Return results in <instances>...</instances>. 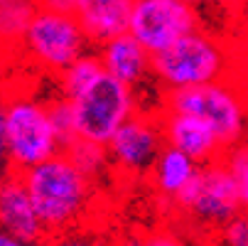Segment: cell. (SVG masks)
<instances>
[{"label":"cell","mask_w":248,"mask_h":246,"mask_svg":"<svg viewBox=\"0 0 248 246\" xmlns=\"http://www.w3.org/2000/svg\"><path fill=\"white\" fill-rule=\"evenodd\" d=\"M233 45L248 47V5L238 13H233Z\"/></svg>","instance_id":"cell-23"},{"label":"cell","mask_w":248,"mask_h":246,"mask_svg":"<svg viewBox=\"0 0 248 246\" xmlns=\"http://www.w3.org/2000/svg\"><path fill=\"white\" fill-rule=\"evenodd\" d=\"M5 178H8V172L3 175V170H0V185H3V180H5Z\"/></svg>","instance_id":"cell-32"},{"label":"cell","mask_w":248,"mask_h":246,"mask_svg":"<svg viewBox=\"0 0 248 246\" xmlns=\"http://www.w3.org/2000/svg\"><path fill=\"white\" fill-rule=\"evenodd\" d=\"M0 229L27 244H37L47 234L22 175L13 170L0 185Z\"/></svg>","instance_id":"cell-11"},{"label":"cell","mask_w":248,"mask_h":246,"mask_svg":"<svg viewBox=\"0 0 248 246\" xmlns=\"http://www.w3.org/2000/svg\"><path fill=\"white\" fill-rule=\"evenodd\" d=\"M49 246H101V244L89 239V236H84V234H69V231H64V234H57V239H52Z\"/></svg>","instance_id":"cell-24"},{"label":"cell","mask_w":248,"mask_h":246,"mask_svg":"<svg viewBox=\"0 0 248 246\" xmlns=\"http://www.w3.org/2000/svg\"><path fill=\"white\" fill-rule=\"evenodd\" d=\"M202 246H224V244H221V241H204Z\"/></svg>","instance_id":"cell-30"},{"label":"cell","mask_w":248,"mask_h":246,"mask_svg":"<svg viewBox=\"0 0 248 246\" xmlns=\"http://www.w3.org/2000/svg\"><path fill=\"white\" fill-rule=\"evenodd\" d=\"M62 150L84 175H89L91 180H96L111 163L108 148L103 143H96V140H89V138H79V135L74 140H69Z\"/></svg>","instance_id":"cell-16"},{"label":"cell","mask_w":248,"mask_h":246,"mask_svg":"<svg viewBox=\"0 0 248 246\" xmlns=\"http://www.w3.org/2000/svg\"><path fill=\"white\" fill-rule=\"evenodd\" d=\"M162 109L192 114L206 121L224 148H231L248 138V94L233 79L165 91Z\"/></svg>","instance_id":"cell-3"},{"label":"cell","mask_w":248,"mask_h":246,"mask_svg":"<svg viewBox=\"0 0 248 246\" xmlns=\"http://www.w3.org/2000/svg\"><path fill=\"white\" fill-rule=\"evenodd\" d=\"M20 175L47 234H64L81 222L93 197V180L64 150Z\"/></svg>","instance_id":"cell-1"},{"label":"cell","mask_w":248,"mask_h":246,"mask_svg":"<svg viewBox=\"0 0 248 246\" xmlns=\"http://www.w3.org/2000/svg\"><path fill=\"white\" fill-rule=\"evenodd\" d=\"M47 109H49V118H52V126L62 140V148L69 143V140L77 138V116H74V106L72 101L64 98V96H57L52 101H47Z\"/></svg>","instance_id":"cell-18"},{"label":"cell","mask_w":248,"mask_h":246,"mask_svg":"<svg viewBox=\"0 0 248 246\" xmlns=\"http://www.w3.org/2000/svg\"><path fill=\"white\" fill-rule=\"evenodd\" d=\"M221 160L229 167V172L233 175V180L241 190V197H243V204L248 207V138L236 143V146H231V148H226Z\"/></svg>","instance_id":"cell-19"},{"label":"cell","mask_w":248,"mask_h":246,"mask_svg":"<svg viewBox=\"0 0 248 246\" xmlns=\"http://www.w3.org/2000/svg\"><path fill=\"white\" fill-rule=\"evenodd\" d=\"M217 241L224 246H248V207H243L217 231Z\"/></svg>","instance_id":"cell-20"},{"label":"cell","mask_w":248,"mask_h":246,"mask_svg":"<svg viewBox=\"0 0 248 246\" xmlns=\"http://www.w3.org/2000/svg\"><path fill=\"white\" fill-rule=\"evenodd\" d=\"M233 42L217 37L204 27L185 34L172 47L153 54V79L165 89H192L231 79Z\"/></svg>","instance_id":"cell-2"},{"label":"cell","mask_w":248,"mask_h":246,"mask_svg":"<svg viewBox=\"0 0 248 246\" xmlns=\"http://www.w3.org/2000/svg\"><path fill=\"white\" fill-rule=\"evenodd\" d=\"M3 163H8V150H5V140L0 138V170H3Z\"/></svg>","instance_id":"cell-28"},{"label":"cell","mask_w":248,"mask_h":246,"mask_svg":"<svg viewBox=\"0 0 248 246\" xmlns=\"http://www.w3.org/2000/svg\"><path fill=\"white\" fill-rule=\"evenodd\" d=\"M40 10V0H0V54L22 47L25 34Z\"/></svg>","instance_id":"cell-15"},{"label":"cell","mask_w":248,"mask_h":246,"mask_svg":"<svg viewBox=\"0 0 248 246\" xmlns=\"http://www.w3.org/2000/svg\"><path fill=\"white\" fill-rule=\"evenodd\" d=\"M3 140L13 172H25L62 153L47 103L25 94L3 98Z\"/></svg>","instance_id":"cell-4"},{"label":"cell","mask_w":248,"mask_h":246,"mask_svg":"<svg viewBox=\"0 0 248 246\" xmlns=\"http://www.w3.org/2000/svg\"><path fill=\"white\" fill-rule=\"evenodd\" d=\"M160 121H162L165 143L170 148L182 150L199 165L221 160L226 148L221 146V140L217 138V133L211 131V126L206 121H202L192 114H177V111H167V109H162Z\"/></svg>","instance_id":"cell-10"},{"label":"cell","mask_w":248,"mask_h":246,"mask_svg":"<svg viewBox=\"0 0 248 246\" xmlns=\"http://www.w3.org/2000/svg\"><path fill=\"white\" fill-rule=\"evenodd\" d=\"M77 116V135L108 146L116 131L138 114L135 89L103 72L74 98H69Z\"/></svg>","instance_id":"cell-5"},{"label":"cell","mask_w":248,"mask_h":246,"mask_svg":"<svg viewBox=\"0 0 248 246\" xmlns=\"http://www.w3.org/2000/svg\"><path fill=\"white\" fill-rule=\"evenodd\" d=\"M233 69H231V79L248 94V47L233 45Z\"/></svg>","instance_id":"cell-21"},{"label":"cell","mask_w":248,"mask_h":246,"mask_svg":"<svg viewBox=\"0 0 248 246\" xmlns=\"http://www.w3.org/2000/svg\"><path fill=\"white\" fill-rule=\"evenodd\" d=\"M0 246H32V244H27V241H22V239H17V236L0 229Z\"/></svg>","instance_id":"cell-26"},{"label":"cell","mask_w":248,"mask_h":246,"mask_svg":"<svg viewBox=\"0 0 248 246\" xmlns=\"http://www.w3.org/2000/svg\"><path fill=\"white\" fill-rule=\"evenodd\" d=\"M89 45L91 40L77 15L40 10L25 34L20 52L40 69L59 77L89 52Z\"/></svg>","instance_id":"cell-7"},{"label":"cell","mask_w":248,"mask_h":246,"mask_svg":"<svg viewBox=\"0 0 248 246\" xmlns=\"http://www.w3.org/2000/svg\"><path fill=\"white\" fill-rule=\"evenodd\" d=\"M3 98H5V94H3V89H0V106H3Z\"/></svg>","instance_id":"cell-33"},{"label":"cell","mask_w":248,"mask_h":246,"mask_svg":"<svg viewBox=\"0 0 248 246\" xmlns=\"http://www.w3.org/2000/svg\"><path fill=\"white\" fill-rule=\"evenodd\" d=\"M165 146L167 143L160 116L155 118L150 114L138 111L116 131L106 148H108L111 163L118 170L130 175H145L148 170H153Z\"/></svg>","instance_id":"cell-9"},{"label":"cell","mask_w":248,"mask_h":246,"mask_svg":"<svg viewBox=\"0 0 248 246\" xmlns=\"http://www.w3.org/2000/svg\"><path fill=\"white\" fill-rule=\"evenodd\" d=\"M197 170H199V163H194L182 150L165 146L160 158H157V163L150 170L153 172L150 175V178H153V187H155V192L160 197L174 202L177 197L185 192V187L194 180Z\"/></svg>","instance_id":"cell-14"},{"label":"cell","mask_w":248,"mask_h":246,"mask_svg":"<svg viewBox=\"0 0 248 246\" xmlns=\"http://www.w3.org/2000/svg\"><path fill=\"white\" fill-rule=\"evenodd\" d=\"M98 57L106 72L133 89L153 77V54L130 32H123L118 37L98 45Z\"/></svg>","instance_id":"cell-12"},{"label":"cell","mask_w":248,"mask_h":246,"mask_svg":"<svg viewBox=\"0 0 248 246\" xmlns=\"http://www.w3.org/2000/svg\"><path fill=\"white\" fill-rule=\"evenodd\" d=\"M103 72V64H101V57L98 52L91 54L86 52L81 59H77L69 69H64V72L59 74V89H62V96L64 98H74L79 96L98 74Z\"/></svg>","instance_id":"cell-17"},{"label":"cell","mask_w":248,"mask_h":246,"mask_svg":"<svg viewBox=\"0 0 248 246\" xmlns=\"http://www.w3.org/2000/svg\"><path fill=\"white\" fill-rule=\"evenodd\" d=\"M0 138H3V106H0Z\"/></svg>","instance_id":"cell-31"},{"label":"cell","mask_w":248,"mask_h":246,"mask_svg":"<svg viewBox=\"0 0 248 246\" xmlns=\"http://www.w3.org/2000/svg\"><path fill=\"white\" fill-rule=\"evenodd\" d=\"M199 27L197 8L185 0H135L128 32L150 54H157Z\"/></svg>","instance_id":"cell-8"},{"label":"cell","mask_w":248,"mask_h":246,"mask_svg":"<svg viewBox=\"0 0 248 246\" xmlns=\"http://www.w3.org/2000/svg\"><path fill=\"white\" fill-rule=\"evenodd\" d=\"M187 5H192V8H197V5H204V3H209V0H185Z\"/></svg>","instance_id":"cell-29"},{"label":"cell","mask_w":248,"mask_h":246,"mask_svg":"<svg viewBox=\"0 0 248 246\" xmlns=\"http://www.w3.org/2000/svg\"><path fill=\"white\" fill-rule=\"evenodd\" d=\"M174 204L180 212H185V217L206 231H219L246 207L241 190L224 160L199 165L194 180L174 199Z\"/></svg>","instance_id":"cell-6"},{"label":"cell","mask_w":248,"mask_h":246,"mask_svg":"<svg viewBox=\"0 0 248 246\" xmlns=\"http://www.w3.org/2000/svg\"><path fill=\"white\" fill-rule=\"evenodd\" d=\"M42 10H52V13H66V15H77L79 0H40Z\"/></svg>","instance_id":"cell-25"},{"label":"cell","mask_w":248,"mask_h":246,"mask_svg":"<svg viewBox=\"0 0 248 246\" xmlns=\"http://www.w3.org/2000/svg\"><path fill=\"white\" fill-rule=\"evenodd\" d=\"M135 0H79L77 17L93 45L128 32Z\"/></svg>","instance_id":"cell-13"},{"label":"cell","mask_w":248,"mask_h":246,"mask_svg":"<svg viewBox=\"0 0 248 246\" xmlns=\"http://www.w3.org/2000/svg\"><path fill=\"white\" fill-rule=\"evenodd\" d=\"M217 3H219L221 8L231 10V15H233V13H238V10H243V8L248 5V0H217Z\"/></svg>","instance_id":"cell-27"},{"label":"cell","mask_w":248,"mask_h":246,"mask_svg":"<svg viewBox=\"0 0 248 246\" xmlns=\"http://www.w3.org/2000/svg\"><path fill=\"white\" fill-rule=\"evenodd\" d=\"M130 246H187V244L172 231H150V234L138 236Z\"/></svg>","instance_id":"cell-22"}]
</instances>
